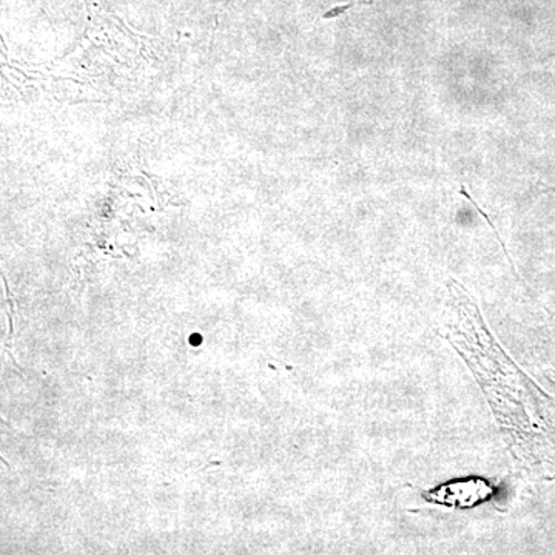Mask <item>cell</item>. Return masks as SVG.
Here are the masks:
<instances>
[{"label": "cell", "instance_id": "6da1fadb", "mask_svg": "<svg viewBox=\"0 0 555 555\" xmlns=\"http://www.w3.org/2000/svg\"><path fill=\"white\" fill-rule=\"evenodd\" d=\"M495 486L480 477L456 478L437 488L423 491L426 502L436 505L454 507V509H470L488 502L494 495Z\"/></svg>", "mask_w": 555, "mask_h": 555}]
</instances>
